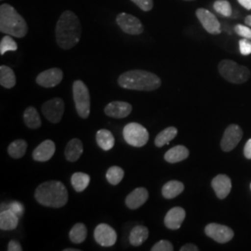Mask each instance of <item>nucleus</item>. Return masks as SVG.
Wrapping results in <instances>:
<instances>
[{"instance_id":"obj_42","label":"nucleus","mask_w":251,"mask_h":251,"mask_svg":"<svg viewBox=\"0 0 251 251\" xmlns=\"http://www.w3.org/2000/svg\"><path fill=\"white\" fill-rule=\"evenodd\" d=\"M180 251H198L199 249L198 248V246L194 245V244H186L184 246H182L180 248Z\"/></svg>"},{"instance_id":"obj_13","label":"nucleus","mask_w":251,"mask_h":251,"mask_svg":"<svg viewBox=\"0 0 251 251\" xmlns=\"http://www.w3.org/2000/svg\"><path fill=\"white\" fill-rule=\"evenodd\" d=\"M197 17L200 21L202 26L206 30L207 33L211 35H219L222 32L221 24L213 13L206 9H197L196 11Z\"/></svg>"},{"instance_id":"obj_47","label":"nucleus","mask_w":251,"mask_h":251,"mask_svg":"<svg viewBox=\"0 0 251 251\" xmlns=\"http://www.w3.org/2000/svg\"></svg>"},{"instance_id":"obj_25","label":"nucleus","mask_w":251,"mask_h":251,"mask_svg":"<svg viewBox=\"0 0 251 251\" xmlns=\"http://www.w3.org/2000/svg\"><path fill=\"white\" fill-rule=\"evenodd\" d=\"M184 191V184L179 180H171L162 187V196L167 199L177 198Z\"/></svg>"},{"instance_id":"obj_12","label":"nucleus","mask_w":251,"mask_h":251,"mask_svg":"<svg viewBox=\"0 0 251 251\" xmlns=\"http://www.w3.org/2000/svg\"><path fill=\"white\" fill-rule=\"evenodd\" d=\"M205 233L208 237L221 244L229 242L233 239V231L228 226L218 224H209L205 228Z\"/></svg>"},{"instance_id":"obj_31","label":"nucleus","mask_w":251,"mask_h":251,"mask_svg":"<svg viewBox=\"0 0 251 251\" xmlns=\"http://www.w3.org/2000/svg\"><path fill=\"white\" fill-rule=\"evenodd\" d=\"M88 230L84 224L78 223L73 226L72 229L69 232V238L74 244H81L84 242L87 238Z\"/></svg>"},{"instance_id":"obj_22","label":"nucleus","mask_w":251,"mask_h":251,"mask_svg":"<svg viewBox=\"0 0 251 251\" xmlns=\"http://www.w3.org/2000/svg\"><path fill=\"white\" fill-rule=\"evenodd\" d=\"M189 150L183 145H177L170 149L165 153V160L171 164H175L178 162L183 161L188 158Z\"/></svg>"},{"instance_id":"obj_34","label":"nucleus","mask_w":251,"mask_h":251,"mask_svg":"<svg viewBox=\"0 0 251 251\" xmlns=\"http://www.w3.org/2000/svg\"><path fill=\"white\" fill-rule=\"evenodd\" d=\"M213 8L219 14L225 17H230L233 12L231 4L227 0H217L214 2Z\"/></svg>"},{"instance_id":"obj_7","label":"nucleus","mask_w":251,"mask_h":251,"mask_svg":"<svg viewBox=\"0 0 251 251\" xmlns=\"http://www.w3.org/2000/svg\"><path fill=\"white\" fill-rule=\"evenodd\" d=\"M123 137L126 143L134 147H143L149 141L148 130L139 123H128L123 128Z\"/></svg>"},{"instance_id":"obj_38","label":"nucleus","mask_w":251,"mask_h":251,"mask_svg":"<svg viewBox=\"0 0 251 251\" xmlns=\"http://www.w3.org/2000/svg\"><path fill=\"white\" fill-rule=\"evenodd\" d=\"M6 209H10V210L13 211L16 215H18L19 218H20V217H22V216L24 215L25 206H24L21 202L13 201V202H10V203H9L8 208H6Z\"/></svg>"},{"instance_id":"obj_24","label":"nucleus","mask_w":251,"mask_h":251,"mask_svg":"<svg viewBox=\"0 0 251 251\" xmlns=\"http://www.w3.org/2000/svg\"><path fill=\"white\" fill-rule=\"evenodd\" d=\"M96 142L100 148L103 151H110L115 146V138L108 129H100L96 133Z\"/></svg>"},{"instance_id":"obj_1","label":"nucleus","mask_w":251,"mask_h":251,"mask_svg":"<svg viewBox=\"0 0 251 251\" xmlns=\"http://www.w3.org/2000/svg\"><path fill=\"white\" fill-rule=\"evenodd\" d=\"M82 28L78 17L71 11L65 10L57 22L55 28L56 42L63 50H70L80 40Z\"/></svg>"},{"instance_id":"obj_14","label":"nucleus","mask_w":251,"mask_h":251,"mask_svg":"<svg viewBox=\"0 0 251 251\" xmlns=\"http://www.w3.org/2000/svg\"><path fill=\"white\" fill-rule=\"evenodd\" d=\"M63 78V73L60 68H50L40 73L36 76V82L43 88H54L58 86Z\"/></svg>"},{"instance_id":"obj_10","label":"nucleus","mask_w":251,"mask_h":251,"mask_svg":"<svg viewBox=\"0 0 251 251\" xmlns=\"http://www.w3.org/2000/svg\"><path fill=\"white\" fill-rule=\"evenodd\" d=\"M94 239L100 246L109 248L114 246L117 240L116 230L106 224H100L94 230Z\"/></svg>"},{"instance_id":"obj_35","label":"nucleus","mask_w":251,"mask_h":251,"mask_svg":"<svg viewBox=\"0 0 251 251\" xmlns=\"http://www.w3.org/2000/svg\"><path fill=\"white\" fill-rule=\"evenodd\" d=\"M174 250L173 245L168 240H160L152 246V251H172Z\"/></svg>"},{"instance_id":"obj_33","label":"nucleus","mask_w":251,"mask_h":251,"mask_svg":"<svg viewBox=\"0 0 251 251\" xmlns=\"http://www.w3.org/2000/svg\"><path fill=\"white\" fill-rule=\"evenodd\" d=\"M18 49V45L11 36H5L0 42V54L4 55L8 51H15Z\"/></svg>"},{"instance_id":"obj_29","label":"nucleus","mask_w":251,"mask_h":251,"mask_svg":"<svg viewBox=\"0 0 251 251\" xmlns=\"http://www.w3.org/2000/svg\"><path fill=\"white\" fill-rule=\"evenodd\" d=\"M178 134V130L175 126H169L162 130L160 133L155 137L154 144L156 147H162L166 144H169Z\"/></svg>"},{"instance_id":"obj_5","label":"nucleus","mask_w":251,"mask_h":251,"mask_svg":"<svg viewBox=\"0 0 251 251\" xmlns=\"http://www.w3.org/2000/svg\"><path fill=\"white\" fill-rule=\"evenodd\" d=\"M220 75L225 80L233 84H243L250 79L251 71L232 60H223L218 66Z\"/></svg>"},{"instance_id":"obj_40","label":"nucleus","mask_w":251,"mask_h":251,"mask_svg":"<svg viewBox=\"0 0 251 251\" xmlns=\"http://www.w3.org/2000/svg\"><path fill=\"white\" fill-rule=\"evenodd\" d=\"M8 251H22L23 248L21 244L17 240H10L8 245Z\"/></svg>"},{"instance_id":"obj_23","label":"nucleus","mask_w":251,"mask_h":251,"mask_svg":"<svg viewBox=\"0 0 251 251\" xmlns=\"http://www.w3.org/2000/svg\"><path fill=\"white\" fill-rule=\"evenodd\" d=\"M149 236V230L144 225H137L130 231L129 243L133 247H140L144 244Z\"/></svg>"},{"instance_id":"obj_4","label":"nucleus","mask_w":251,"mask_h":251,"mask_svg":"<svg viewBox=\"0 0 251 251\" xmlns=\"http://www.w3.org/2000/svg\"><path fill=\"white\" fill-rule=\"evenodd\" d=\"M0 32L18 38L25 37L28 32L25 20L9 4L0 6Z\"/></svg>"},{"instance_id":"obj_16","label":"nucleus","mask_w":251,"mask_h":251,"mask_svg":"<svg viewBox=\"0 0 251 251\" xmlns=\"http://www.w3.org/2000/svg\"><path fill=\"white\" fill-rule=\"evenodd\" d=\"M185 210L180 206L172 207L166 214L164 223L167 228L171 230H178L185 219Z\"/></svg>"},{"instance_id":"obj_26","label":"nucleus","mask_w":251,"mask_h":251,"mask_svg":"<svg viewBox=\"0 0 251 251\" xmlns=\"http://www.w3.org/2000/svg\"><path fill=\"white\" fill-rule=\"evenodd\" d=\"M24 121L27 127L32 129H37L42 125L40 116L34 106H29L25 109L24 113Z\"/></svg>"},{"instance_id":"obj_27","label":"nucleus","mask_w":251,"mask_h":251,"mask_svg":"<svg viewBox=\"0 0 251 251\" xmlns=\"http://www.w3.org/2000/svg\"><path fill=\"white\" fill-rule=\"evenodd\" d=\"M0 85L5 89H12L16 85L15 74L9 66H0Z\"/></svg>"},{"instance_id":"obj_36","label":"nucleus","mask_w":251,"mask_h":251,"mask_svg":"<svg viewBox=\"0 0 251 251\" xmlns=\"http://www.w3.org/2000/svg\"><path fill=\"white\" fill-rule=\"evenodd\" d=\"M239 50L240 53L244 56H248L251 54V39L242 38L239 41Z\"/></svg>"},{"instance_id":"obj_6","label":"nucleus","mask_w":251,"mask_h":251,"mask_svg":"<svg viewBox=\"0 0 251 251\" xmlns=\"http://www.w3.org/2000/svg\"><path fill=\"white\" fill-rule=\"evenodd\" d=\"M73 98L75 109L81 118H88L90 114V91L86 84L81 80H75L73 84Z\"/></svg>"},{"instance_id":"obj_2","label":"nucleus","mask_w":251,"mask_h":251,"mask_svg":"<svg viewBox=\"0 0 251 251\" xmlns=\"http://www.w3.org/2000/svg\"><path fill=\"white\" fill-rule=\"evenodd\" d=\"M35 198L42 206L60 208L68 202V191L63 182L49 180L42 182L35 191Z\"/></svg>"},{"instance_id":"obj_39","label":"nucleus","mask_w":251,"mask_h":251,"mask_svg":"<svg viewBox=\"0 0 251 251\" xmlns=\"http://www.w3.org/2000/svg\"><path fill=\"white\" fill-rule=\"evenodd\" d=\"M131 1L144 11H150L153 8L152 0H131Z\"/></svg>"},{"instance_id":"obj_11","label":"nucleus","mask_w":251,"mask_h":251,"mask_svg":"<svg viewBox=\"0 0 251 251\" xmlns=\"http://www.w3.org/2000/svg\"><path fill=\"white\" fill-rule=\"evenodd\" d=\"M242 128L237 125H230L225 129L221 141V147L225 152H231L242 140Z\"/></svg>"},{"instance_id":"obj_30","label":"nucleus","mask_w":251,"mask_h":251,"mask_svg":"<svg viewBox=\"0 0 251 251\" xmlns=\"http://www.w3.org/2000/svg\"><path fill=\"white\" fill-rule=\"evenodd\" d=\"M26 149V141L19 139L9 144V147H8V152L11 158L19 159V158H22L25 154Z\"/></svg>"},{"instance_id":"obj_9","label":"nucleus","mask_w":251,"mask_h":251,"mask_svg":"<svg viewBox=\"0 0 251 251\" xmlns=\"http://www.w3.org/2000/svg\"><path fill=\"white\" fill-rule=\"evenodd\" d=\"M41 110L48 121L53 124H58L63 118L64 101L61 98L50 100L43 103Z\"/></svg>"},{"instance_id":"obj_17","label":"nucleus","mask_w":251,"mask_h":251,"mask_svg":"<svg viewBox=\"0 0 251 251\" xmlns=\"http://www.w3.org/2000/svg\"><path fill=\"white\" fill-rule=\"evenodd\" d=\"M149 198V193L147 189L144 187H138L134 189L126 198V206L129 209H137L144 205Z\"/></svg>"},{"instance_id":"obj_41","label":"nucleus","mask_w":251,"mask_h":251,"mask_svg":"<svg viewBox=\"0 0 251 251\" xmlns=\"http://www.w3.org/2000/svg\"><path fill=\"white\" fill-rule=\"evenodd\" d=\"M244 154H245L246 158L251 159V139H250V140L247 142L246 145H245Z\"/></svg>"},{"instance_id":"obj_15","label":"nucleus","mask_w":251,"mask_h":251,"mask_svg":"<svg viewBox=\"0 0 251 251\" xmlns=\"http://www.w3.org/2000/svg\"><path fill=\"white\" fill-rule=\"evenodd\" d=\"M132 112V105L126 101H112L108 103L104 108V114L107 117H113V118H125L130 115Z\"/></svg>"},{"instance_id":"obj_37","label":"nucleus","mask_w":251,"mask_h":251,"mask_svg":"<svg viewBox=\"0 0 251 251\" xmlns=\"http://www.w3.org/2000/svg\"><path fill=\"white\" fill-rule=\"evenodd\" d=\"M234 31L238 36H242L243 38L251 39V29L249 25L246 26L243 25H237L234 27Z\"/></svg>"},{"instance_id":"obj_45","label":"nucleus","mask_w":251,"mask_h":251,"mask_svg":"<svg viewBox=\"0 0 251 251\" xmlns=\"http://www.w3.org/2000/svg\"><path fill=\"white\" fill-rule=\"evenodd\" d=\"M63 251H79V250H77V249H65V250H63Z\"/></svg>"},{"instance_id":"obj_46","label":"nucleus","mask_w":251,"mask_h":251,"mask_svg":"<svg viewBox=\"0 0 251 251\" xmlns=\"http://www.w3.org/2000/svg\"><path fill=\"white\" fill-rule=\"evenodd\" d=\"M185 1H192V0H185Z\"/></svg>"},{"instance_id":"obj_28","label":"nucleus","mask_w":251,"mask_h":251,"mask_svg":"<svg viewBox=\"0 0 251 251\" xmlns=\"http://www.w3.org/2000/svg\"><path fill=\"white\" fill-rule=\"evenodd\" d=\"M90 177L84 172H75L71 177V184L75 192L81 193L88 188L90 184Z\"/></svg>"},{"instance_id":"obj_44","label":"nucleus","mask_w":251,"mask_h":251,"mask_svg":"<svg viewBox=\"0 0 251 251\" xmlns=\"http://www.w3.org/2000/svg\"><path fill=\"white\" fill-rule=\"evenodd\" d=\"M245 23L247 24V25H249V26L251 27V15L246 17V19H245Z\"/></svg>"},{"instance_id":"obj_32","label":"nucleus","mask_w":251,"mask_h":251,"mask_svg":"<svg viewBox=\"0 0 251 251\" xmlns=\"http://www.w3.org/2000/svg\"><path fill=\"white\" fill-rule=\"evenodd\" d=\"M124 175H125V172L123 171V169H121L118 166H113L108 169L106 172V179L110 184L117 185L123 179Z\"/></svg>"},{"instance_id":"obj_8","label":"nucleus","mask_w":251,"mask_h":251,"mask_svg":"<svg viewBox=\"0 0 251 251\" xmlns=\"http://www.w3.org/2000/svg\"><path fill=\"white\" fill-rule=\"evenodd\" d=\"M116 21L117 25L127 35L138 36L144 33V27L142 22L131 14H127L125 12L119 13Z\"/></svg>"},{"instance_id":"obj_21","label":"nucleus","mask_w":251,"mask_h":251,"mask_svg":"<svg viewBox=\"0 0 251 251\" xmlns=\"http://www.w3.org/2000/svg\"><path fill=\"white\" fill-rule=\"evenodd\" d=\"M19 216L10 209L2 210L0 213V229L3 231H12L17 228Z\"/></svg>"},{"instance_id":"obj_43","label":"nucleus","mask_w":251,"mask_h":251,"mask_svg":"<svg viewBox=\"0 0 251 251\" xmlns=\"http://www.w3.org/2000/svg\"><path fill=\"white\" fill-rule=\"evenodd\" d=\"M239 2V4L243 6L246 9H251V0H237Z\"/></svg>"},{"instance_id":"obj_19","label":"nucleus","mask_w":251,"mask_h":251,"mask_svg":"<svg viewBox=\"0 0 251 251\" xmlns=\"http://www.w3.org/2000/svg\"><path fill=\"white\" fill-rule=\"evenodd\" d=\"M211 185L215 192L216 196L220 199H225L231 192L232 181L228 176L225 174H220L212 179Z\"/></svg>"},{"instance_id":"obj_20","label":"nucleus","mask_w":251,"mask_h":251,"mask_svg":"<svg viewBox=\"0 0 251 251\" xmlns=\"http://www.w3.org/2000/svg\"><path fill=\"white\" fill-rule=\"evenodd\" d=\"M83 144L79 139H73L65 147V158L70 162L77 161L83 153Z\"/></svg>"},{"instance_id":"obj_3","label":"nucleus","mask_w":251,"mask_h":251,"mask_svg":"<svg viewBox=\"0 0 251 251\" xmlns=\"http://www.w3.org/2000/svg\"><path fill=\"white\" fill-rule=\"evenodd\" d=\"M117 83L126 90L152 91L160 88L161 79L155 74L145 70H130L123 73Z\"/></svg>"},{"instance_id":"obj_18","label":"nucleus","mask_w":251,"mask_h":251,"mask_svg":"<svg viewBox=\"0 0 251 251\" xmlns=\"http://www.w3.org/2000/svg\"><path fill=\"white\" fill-rule=\"evenodd\" d=\"M56 146L51 140H46L33 151L34 160L38 162L49 161L55 153Z\"/></svg>"}]
</instances>
